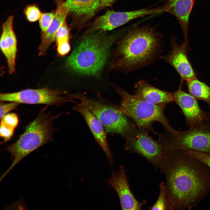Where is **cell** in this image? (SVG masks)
Here are the masks:
<instances>
[{"instance_id": "1", "label": "cell", "mask_w": 210, "mask_h": 210, "mask_svg": "<svg viewBox=\"0 0 210 210\" xmlns=\"http://www.w3.org/2000/svg\"><path fill=\"white\" fill-rule=\"evenodd\" d=\"M160 169L169 210L195 207L210 192V169L186 150H166Z\"/></svg>"}, {"instance_id": "2", "label": "cell", "mask_w": 210, "mask_h": 210, "mask_svg": "<svg viewBox=\"0 0 210 210\" xmlns=\"http://www.w3.org/2000/svg\"><path fill=\"white\" fill-rule=\"evenodd\" d=\"M163 38V35L149 25L133 26L119 41L114 68L129 73L152 64L161 56Z\"/></svg>"}, {"instance_id": "3", "label": "cell", "mask_w": 210, "mask_h": 210, "mask_svg": "<svg viewBox=\"0 0 210 210\" xmlns=\"http://www.w3.org/2000/svg\"><path fill=\"white\" fill-rule=\"evenodd\" d=\"M90 32L68 57L66 64L75 72L91 75L102 69L112 44L120 35H107L102 30Z\"/></svg>"}, {"instance_id": "4", "label": "cell", "mask_w": 210, "mask_h": 210, "mask_svg": "<svg viewBox=\"0 0 210 210\" xmlns=\"http://www.w3.org/2000/svg\"><path fill=\"white\" fill-rule=\"evenodd\" d=\"M48 105L42 108L37 117L26 127L18 139L9 145L6 150L12 156L13 160L10 166L2 175L4 177L21 160L30 153L53 140L56 129L54 121L60 114L54 115L47 112Z\"/></svg>"}, {"instance_id": "5", "label": "cell", "mask_w": 210, "mask_h": 210, "mask_svg": "<svg viewBox=\"0 0 210 210\" xmlns=\"http://www.w3.org/2000/svg\"><path fill=\"white\" fill-rule=\"evenodd\" d=\"M117 93L122 98L118 110L135 123L139 129L156 132L152 127L155 122L160 123L166 131L172 134L177 135L179 131L174 130L165 116L164 109L166 105H157L142 99L121 88L115 87Z\"/></svg>"}, {"instance_id": "6", "label": "cell", "mask_w": 210, "mask_h": 210, "mask_svg": "<svg viewBox=\"0 0 210 210\" xmlns=\"http://www.w3.org/2000/svg\"><path fill=\"white\" fill-rule=\"evenodd\" d=\"M74 96L97 118L107 132L117 134L125 138L136 130L127 116L120 112L118 108L84 96L76 94Z\"/></svg>"}, {"instance_id": "7", "label": "cell", "mask_w": 210, "mask_h": 210, "mask_svg": "<svg viewBox=\"0 0 210 210\" xmlns=\"http://www.w3.org/2000/svg\"><path fill=\"white\" fill-rule=\"evenodd\" d=\"M158 141L165 150H192L210 153V125L208 123L175 135H159Z\"/></svg>"}, {"instance_id": "8", "label": "cell", "mask_w": 210, "mask_h": 210, "mask_svg": "<svg viewBox=\"0 0 210 210\" xmlns=\"http://www.w3.org/2000/svg\"><path fill=\"white\" fill-rule=\"evenodd\" d=\"M72 95L66 92L45 88L27 89L11 93H1L2 102H15L19 103L42 104L59 106L66 103H75Z\"/></svg>"}, {"instance_id": "9", "label": "cell", "mask_w": 210, "mask_h": 210, "mask_svg": "<svg viewBox=\"0 0 210 210\" xmlns=\"http://www.w3.org/2000/svg\"><path fill=\"white\" fill-rule=\"evenodd\" d=\"M148 132L139 129L126 136L125 149L142 156L156 169H160L165 150L161 144L153 139Z\"/></svg>"}, {"instance_id": "10", "label": "cell", "mask_w": 210, "mask_h": 210, "mask_svg": "<svg viewBox=\"0 0 210 210\" xmlns=\"http://www.w3.org/2000/svg\"><path fill=\"white\" fill-rule=\"evenodd\" d=\"M161 6L147 8L127 11L108 10L97 17L90 25L89 31L112 30L129 22L145 16L163 12Z\"/></svg>"}, {"instance_id": "11", "label": "cell", "mask_w": 210, "mask_h": 210, "mask_svg": "<svg viewBox=\"0 0 210 210\" xmlns=\"http://www.w3.org/2000/svg\"><path fill=\"white\" fill-rule=\"evenodd\" d=\"M183 80H181L178 89L173 93L174 102L181 108L187 125L192 129L210 121V113L200 108L197 99L182 89Z\"/></svg>"}, {"instance_id": "12", "label": "cell", "mask_w": 210, "mask_h": 210, "mask_svg": "<svg viewBox=\"0 0 210 210\" xmlns=\"http://www.w3.org/2000/svg\"><path fill=\"white\" fill-rule=\"evenodd\" d=\"M171 47L168 54L161 56L159 59L174 68L181 80L187 81L196 78V74L187 57L188 48L183 43L178 45L173 36L171 38Z\"/></svg>"}, {"instance_id": "13", "label": "cell", "mask_w": 210, "mask_h": 210, "mask_svg": "<svg viewBox=\"0 0 210 210\" xmlns=\"http://www.w3.org/2000/svg\"><path fill=\"white\" fill-rule=\"evenodd\" d=\"M108 182L117 192L122 210H141L146 204V201L139 202L132 193L123 166H120L117 172H112Z\"/></svg>"}, {"instance_id": "14", "label": "cell", "mask_w": 210, "mask_h": 210, "mask_svg": "<svg viewBox=\"0 0 210 210\" xmlns=\"http://www.w3.org/2000/svg\"><path fill=\"white\" fill-rule=\"evenodd\" d=\"M73 109L79 112L85 120L94 138L105 153L111 164L113 162L109 149L105 129L97 118L88 109L80 103L74 106Z\"/></svg>"}, {"instance_id": "15", "label": "cell", "mask_w": 210, "mask_h": 210, "mask_svg": "<svg viewBox=\"0 0 210 210\" xmlns=\"http://www.w3.org/2000/svg\"><path fill=\"white\" fill-rule=\"evenodd\" d=\"M14 17L8 16L2 25L0 46L1 50L6 59L10 74L15 70V59L17 51V41L13 30Z\"/></svg>"}, {"instance_id": "16", "label": "cell", "mask_w": 210, "mask_h": 210, "mask_svg": "<svg viewBox=\"0 0 210 210\" xmlns=\"http://www.w3.org/2000/svg\"><path fill=\"white\" fill-rule=\"evenodd\" d=\"M134 95L138 98L157 105H166L174 102L173 93L158 88L145 80L134 84Z\"/></svg>"}, {"instance_id": "17", "label": "cell", "mask_w": 210, "mask_h": 210, "mask_svg": "<svg viewBox=\"0 0 210 210\" xmlns=\"http://www.w3.org/2000/svg\"><path fill=\"white\" fill-rule=\"evenodd\" d=\"M57 8L55 17L50 25L45 32L42 33L41 41L38 48L39 55L44 56L49 46L55 40V36L59 28L66 20L69 13L64 4V1L56 0Z\"/></svg>"}, {"instance_id": "18", "label": "cell", "mask_w": 210, "mask_h": 210, "mask_svg": "<svg viewBox=\"0 0 210 210\" xmlns=\"http://www.w3.org/2000/svg\"><path fill=\"white\" fill-rule=\"evenodd\" d=\"M100 0H66L64 4L74 17L76 23L81 24L91 18L99 9Z\"/></svg>"}, {"instance_id": "19", "label": "cell", "mask_w": 210, "mask_h": 210, "mask_svg": "<svg viewBox=\"0 0 210 210\" xmlns=\"http://www.w3.org/2000/svg\"><path fill=\"white\" fill-rule=\"evenodd\" d=\"M194 0H168L164 5L166 13L174 15L181 27L184 36L183 43L188 46V28L190 15Z\"/></svg>"}, {"instance_id": "20", "label": "cell", "mask_w": 210, "mask_h": 210, "mask_svg": "<svg viewBox=\"0 0 210 210\" xmlns=\"http://www.w3.org/2000/svg\"><path fill=\"white\" fill-rule=\"evenodd\" d=\"M189 93L196 99L207 103L210 110V87L196 78L187 81Z\"/></svg>"}, {"instance_id": "21", "label": "cell", "mask_w": 210, "mask_h": 210, "mask_svg": "<svg viewBox=\"0 0 210 210\" xmlns=\"http://www.w3.org/2000/svg\"><path fill=\"white\" fill-rule=\"evenodd\" d=\"M160 192L155 203L152 206L149 207L150 210H169L167 200V193L165 183L162 182L159 185Z\"/></svg>"}, {"instance_id": "22", "label": "cell", "mask_w": 210, "mask_h": 210, "mask_svg": "<svg viewBox=\"0 0 210 210\" xmlns=\"http://www.w3.org/2000/svg\"><path fill=\"white\" fill-rule=\"evenodd\" d=\"M24 13L26 19L31 22L38 20L42 14L38 6L34 4L27 6Z\"/></svg>"}, {"instance_id": "23", "label": "cell", "mask_w": 210, "mask_h": 210, "mask_svg": "<svg viewBox=\"0 0 210 210\" xmlns=\"http://www.w3.org/2000/svg\"><path fill=\"white\" fill-rule=\"evenodd\" d=\"M55 13V10L42 13L38 20L42 33L45 32L48 29L53 20Z\"/></svg>"}, {"instance_id": "24", "label": "cell", "mask_w": 210, "mask_h": 210, "mask_svg": "<svg viewBox=\"0 0 210 210\" xmlns=\"http://www.w3.org/2000/svg\"><path fill=\"white\" fill-rule=\"evenodd\" d=\"M70 29L65 20L57 32L55 40L57 43L63 41H69Z\"/></svg>"}, {"instance_id": "25", "label": "cell", "mask_w": 210, "mask_h": 210, "mask_svg": "<svg viewBox=\"0 0 210 210\" xmlns=\"http://www.w3.org/2000/svg\"><path fill=\"white\" fill-rule=\"evenodd\" d=\"M15 128L10 126L1 121L0 136L3 138L2 142L5 143L9 141L13 135Z\"/></svg>"}, {"instance_id": "26", "label": "cell", "mask_w": 210, "mask_h": 210, "mask_svg": "<svg viewBox=\"0 0 210 210\" xmlns=\"http://www.w3.org/2000/svg\"><path fill=\"white\" fill-rule=\"evenodd\" d=\"M186 150L191 155L205 164L210 169V153L192 150Z\"/></svg>"}, {"instance_id": "27", "label": "cell", "mask_w": 210, "mask_h": 210, "mask_svg": "<svg viewBox=\"0 0 210 210\" xmlns=\"http://www.w3.org/2000/svg\"><path fill=\"white\" fill-rule=\"evenodd\" d=\"M1 120V121L15 129L18 124V116L15 113H7Z\"/></svg>"}, {"instance_id": "28", "label": "cell", "mask_w": 210, "mask_h": 210, "mask_svg": "<svg viewBox=\"0 0 210 210\" xmlns=\"http://www.w3.org/2000/svg\"><path fill=\"white\" fill-rule=\"evenodd\" d=\"M20 103L15 102L4 103L2 102L0 104V118L1 119L10 111L15 109Z\"/></svg>"}, {"instance_id": "29", "label": "cell", "mask_w": 210, "mask_h": 210, "mask_svg": "<svg viewBox=\"0 0 210 210\" xmlns=\"http://www.w3.org/2000/svg\"><path fill=\"white\" fill-rule=\"evenodd\" d=\"M69 41H63L57 43V51L58 54L61 56L66 55L69 52L71 47Z\"/></svg>"}, {"instance_id": "30", "label": "cell", "mask_w": 210, "mask_h": 210, "mask_svg": "<svg viewBox=\"0 0 210 210\" xmlns=\"http://www.w3.org/2000/svg\"><path fill=\"white\" fill-rule=\"evenodd\" d=\"M116 0H100L99 9L110 6Z\"/></svg>"}, {"instance_id": "31", "label": "cell", "mask_w": 210, "mask_h": 210, "mask_svg": "<svg viewBox=\"0 0 210 210\" xmlns=\"http://www.w3.org/2000/svg\"><path fill=\"white\" fill-rule=\"evenodd\" d=\"M194 1H195V0H194Z\"/></svg>"}]
</instances>
